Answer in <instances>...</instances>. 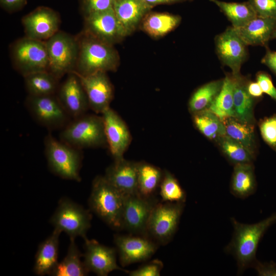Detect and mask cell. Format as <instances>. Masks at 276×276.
<instances>
[{"instance_id":"d6a6232c","label":"cell","mask_w":276,"mask_h":276,"mask_svg":"<svg viewBox=\"0 0 276 276\" xmlns=\"http://www.w3.org/2000/svg\"><path fill=\"white\" fill-rule=\"evenodd\" d=\"M222 121L226 135L242 144L254 153L255 144L254 125L235 117L227 118Z\"/></svg>"},{"instance_id":"bcb514c9","label":"cell","mask_w":276,"mask_h":276,"mask_svg":"<svg viewBox=\"0 0 276 276\" xmlns=\"http://www.w3.org/2000/svg\"><path fill=\"white\" fill-rule=\"evenodd\" d=\"M146 4L153 8L161 4H171L184 2L186 0H142Z\"/></svg>"},{"instance_id":"8992f818","label":"cell","mask_w":276,"mask_h":276,"mask_svg":"<svg viewBox=\"0 0 276 276\" xmlns=\"http://www.w3.org/2000/svg\"><path fill=\"white\" fill-rule=\"evenodd\" d=\"M10 53L14 69L23 77L38 72L49 71L45 41L25 36L11 44Z\"/></svg>"},{"instance_id":"ee69618b","label":"cell","mask_w":276,"mask_h":276,"mask_svg":"<svg viewBox=\"0 0 276 276\" xmlns=\"http://www.w3.org/2000/svg\"><path fill=\"white\" fill-rule=\"evenodd\" d=\"M266 53L261 59V63L267 66L276 75V51L266 47Z\"/></svg>"},{"instance_id":"7dc6e473","label":"cell","mask_w":276,"mask_h":276,"mask_svg":"<svg viewBox=\"0 0 276 276\" xmlns=\"http://www.w3.org/2000/svg\"><path fill=\"white\" fill-rule=\"evenodd\" d=\"M276 39V29L274 31L273 34H272V35L271 36V39Z\"/></svg>"},{"instance_id":"ab89813d","label":"cell","mask_w":276,"mask_h":276,"mask_svg":"<svg viewBox=\"0 0 276 276\" xmlns=\"http://www.w3.org/2000/svg\"><path fill=\"white\" fill-rule=\"evenodd\" d=\"M163 267V262L158 259H155L134 270L129 271L128 273L130 276H159Z\"/></svg>"},{"instance_id":"60d3db41","label":"cell","mask_w":276,"mask_h":276,"mask_svg":"<svg viewBox=\"0 0 276 276\" xmlns=\"http://www.w3.org/2000/svg\"><path fill=\"white\" fill-rule=\"evenodd\" d=\"M256 81L259 84L263 93L276 101V88L268 74L263 71L258 72L256 75Z\"/></svg>"},{"instance_id":"9a60e30c","label":"cell","mask_w":276,"mask_h":276,"mask_svg":"<svg viewBox=\"0 0 276 276\" xmlns=\"http://www.w3.org/2000/svg\"><path fill=\"white\" fill-rule=\"evenodd\" d=\"M21 22L25 36L45 41L59 31L61 20L57 12L40 6L25 15Z\"/></svg>"},{"instance_id":"52a82bcc","label":"cell","mask_w":276,"mask_h":276,"mask_svg":"<svg viewBox=\"0 0 276 276\" xmlns=\"http://www.w3.org/2000/svg\"><path fill=\"white\" fill-rule=\"evenodd\" d=\"M49 71L60 79L75 71L79 53L77 36L59 31L45 41Z\"/></svg>"},{"instance_id":"f546056e","label":"cell","mask_w":276,"mask_h":276,"mask_svg":"<svg viewBox=\"0 0 276 276\" xmlns=\"http://www.w3.org/2000/svg\"><path fill=\"white\" fill-rule=\"evenodd\" d=\"M164 171L146 162H138L137 193L144 197H154L159 187Z\"/></svg>"},{"instance_id":"c3c4849f","label":"cell","mask_w":276,"mask_h":276,"mask_svg":"<svg viewBox=\"0 0 276 276\" xmlns=\"http://www.w3.org/2000/svg\"><path fill=\"white\" fill-rule=\"evenodd\" d=\"M190 1H191V0H190Z\"/></svg>"},{"instance_id":"5bb4252c","label":"cell","mask_w":276,"mask_h":276,"mask_svg":"<svg viewBox=\"0 0 276 276\" xmlns=\"http://www.w3.org/2000/svg\"><path fill=\"white\" fill-rule=\"evenodd\" d=\"M114 243L123 266L147 260L157 249L154 241L141 235H116Z\"/></svg>"},{"instance_id":"4dcf8cb0","label":"cell","mask_w":276,"mask_h":276,"mask_svg":"<svg viewBox=\"0 0 276 276\" xmlns=\"http://www.w3.org/2000/svg\"><path fill=\"white\" fill-rule=\"evenodd\" d=\"M221 121L235 117L233 99V82L232 74L223 79L222 88L208 109Z\"/></svg>"},{"instance_id":"f6af8a7d","label":"cell","mask_w":276,"mask_h":276,"mask_svg":"<svg viewBox=\"0 0 276 276\" xmlns=\"http://www.w3.org/2000/svg\"><path fill=\"white\" fill-rule=\"evenodd\" d=\"M247 88L248 93L254 98L262 97L264 94L259 84L257 81L248 82Z\"/></svg>"},{"instance_id":"836d02e7","label":"cell","mask_w":276,"mask_h":276,"mask_svg":"<svg viewBox=\"0 0 276 276\" xmlns=\"http://www.w3.org/2000/svg\"><path fill=\"white\" fill-rule=\"evenodd\" d=\"M193 118L196 127L206 137L218 139L226 134L222 121L209 109L193 113Z\"/></svg>"},{"instance_id":"5b68a950","label":"cell","mask_w":276,"mask_h":276,"mask_svg":"<svg viewBox=\"0 0 276 276\" xmlns=\"http://www.w3.org/2000/svg\"><path fill=\"white\" fill-rule=\"evenodd\" d=\"M44 153L49 169L54 175L80 182L83 155L82 150L48 134L44 139Z\"/></svg>"},{"instance_id":"83f0119b","label":"cell","mask_w":276,"mask_h":276,"mask_svg":"<svg viewBox=\"0 0 276 276\" xmlns=\"http://www.w3.org/2000/svg\"><path fill=\"white\" fill-rule=\"evenodd\" d=\"M70 240L66 256L58 262L51 275L85 276L89 272L81 260L83 254L76 245L75 239Z\"/></svg>"},{"instance_id":"74e56055","label":"cell","mask_w":276,"mask_h":276,"mask_svg":"<svg viewBox=\"0 0 276 276\" xmlns=\"http://www.w3.org/2000/svg\"><path fill=\"white\" fill-rule=\"evenodd\" d=\"M117 0H79L81 12L84 16L89 14L104 11L111 8Z\"/></svg>"},{"instance_id":"603a6c76","label":"cell","mask_w":276,"mask_h":276,"mask_svg":"<svg viewBox=\"0 0 276 276\" xmlns=\"http://www.w3.org/2000/svg\"><path fill=\"white\" fill-rule=\"evenodd\" d=\"M62 232L54 228L38 246L35 257L34 271L38 275H51L58 263L59 237Z\"/></svg>"},{"instance_id":"d590c367","label":"cell","mask_w":276,"mask_h":276,"mask_svg":"<svg viewBox=\"0 0 276 276\" xmlns=\"http://www.w3.org/2000/svg\"><path fill=\"white\" fill-rule=\"evenodd\" d=\"M162 201L185 203L186 194L179 182L170 172L165 170L159 185Z\"/></svg>"},{"instance_id":"d4e9b609","label":"cell","mask_w":276,"mask_h":276,"mask_svg":"<svg viewBox=\"0 0 276 276\" xmlns=\"http://www.w3.org/2000/svg\"><path fill=\"white\" fill-rule=\"evenodd\" d=\"M181 17L168 13L149 12L140 27L152 38H158L174 30L180 23Z\"/></svg>"},{"instance_id":"f1b7e54d","label":"cell","mask_w":276,"mask_h":276,"mask_svg":"<svg viewBox=\"0 0 276 276\" xmlns=\"http://www.w3.org/2000/svg\"><path fill=\"white\" fill-rule=\"evenodd\" d=\"M210 1L217 6L234 28L244 26L257 16L248 1L238 3L226 2L219 0Z\"/></svg>"},{"instance_id":"7c38bea8","label":"cell","mask_w":276,"mask_h":276,"mask_svg":"<svg viewBox=\"0 0 276 276\" xmlns=\"http://www.w3.org/2000/svg\"><path fill=\"white\" fill-rule=\"evenodd\" d=\"M82 31L112 45L127 36L113 8L84 16Z\"/></svg>"},{"instance_id":"2e32d148","label":"cell","mask_w":276,"mask_h":276,"mask_svg":"<svg viewBox=\"0 0 276 276\" xmlns=\"http://www.w3.org/2000/svg\"><path fill=\"white\" fill-rule=\"evenodd\" d=\"M84 240V263L89 272L92 271L99 276H107L114 270L129 271L119 267L117 263L114 248L100 243L94 239Z\"/></svg>"},{"instance_id":"b9f144b4","label":"cell","mask_w":276,"mask_h":276,"mask_svg":"<svg viewBox=\"0 0 276 276\" xmlns=\"http://www.w3.org/2000/svg\"><path fill=\"white\" fill-rule=\"evenodd\" d=\"M259 275L276 276V264L273 262H261L258 260L252 266Z\"/></svg>"},{"instance_id":"4316f807","label":"cell","mask_w":276,"mask_h":276,"mask_svg":"<svg viewBox=\"0 0 276 276\" xmlns=\"http://www.w3.org/2000/svg\"><path fill=\"white\" fill-rule=\"evenodd\" d=\"M24 78L26 90L30 96L55 95L60 86V79L48 71L30 74Z\"/></svg>"},{"instance_id":"1f68e13d","label":"cell","mask_w":276,"mask_h":276,"mask_svg":"<svg viewBox=\"0 0 276 276\" xmlns=\"http://www.w3.org/2000/svg\"><path fill=\"white\" fill-rule=\"evenodd\" d=\"M223 83V79L212 81L198 88L190 99V111L194 113L208 109L220 92Z\"/></svg>"},{"instance_id":"f35d334b","label":"cell","mask_w":276,"mask_h":276,"mask_svg":"<svg viewBox=\"0 0 276 276\" xmlns=\"http://www.w3.org/2000/svg\"><path fill=\"white\" fill-rule=\"evenodd\" d=\"M258 16L276 19V0H248Z\"/></svg>"},{"instance_id":"6da1fadb","label":"cell","mask_w":276,"mask_h":276,"mask_svg":"<svg viewBox=\"0 0 276 276\" xmlns=\"http://www.w3.org/2000/svg\"><path fill=\"white\" fill-rule=\"evenodd\" d=\"M234 226L232 239L225 251L236 259L238 273L246 268L252 267L256 259L259 243L268 228L276 222V212L267 218L254 224L240 223L231 218Z\"/></svg>"},{"instance_id":"d6986e66","label":"cell","mask_w":276,"mask_h":276,"mask_svg":"<svg viewBox=\"0 0 276 276\" xmlns=\"http://www.w3.org/2000/svg\"><path fill=\"white\" fill-rule=\"evenodd\" d=\"M56 96L72 119L86 113L89 109L80 78L74 73L68 74L64 82L60 84Z\"/></svg>"},{"instance_id":"277c9868","label":"cell","mask_w":276,"mask_h":276,"mask_svg":"<svg viewBox=\"0 0 276 276\" xmlns=\"http://www.w3.org/2000/svg\"><path fill=\"white\" fill-rule=\"evenodd\" d=\"M59 139L79 149L107 146L102 116L84 114L61 130Z\"/></svg>"},{"instance_id":"7a4b0ae2","label":"cell","mask_w":276,"mask_h":276,"mask_svg":"<svg viewBox=\"0 0 276 276\" xmlns=\"http://www.w3.org/2000/svg\"><path fill=\"white\" fill-rule=\"evenodd\" d=\"M79 53L75 71L86 76L98 72H114L120 64V57L113 45L103 42L82 31L77 35Z\"/></svg>"},{"instance_id":"4fadbf2b","label":"cell","mask_w":276,"mask_h":276,"mask_svg":"<svg viewBox=\"0 0 276 276\" xmlns=\"http://www.w3.org/2000/svg\"><path fill=\"white\" fill-rule=\"evenodd\" d=\"M216 54L221 63L232 70L234 75L240 74L242 65L247 59V45L232 26L215 38Z\"/></svg>"},{"instance_id":"9c48e42d","label":"cell","mask_w":276,"mask_h":276,"mask_svg":"<svg viewBox=\"0 0 276 276\" xmlns=\"http://www.w3.org/2000/svg\"><path fill=\"white\" fill-rule=\"evenodd\" d=\"M185 203L159 201L153 209L147 225V236L156 243L167 244L174 235Z\"/></svg>"},{"instance_id":"484cf974","label":"cell","mask_w":276,"mask_h":276,"mask_svg":"<svg viewBox=\"0 0 276 276\" xmlns=\"http://www.w3.org/2000/svg\"><path fill=\"white\" fill-rule=\"evenodd\" d=\"M256 189L254 167L251 163L235 164L231 183L232 194L244 199L254 193Z\"/></svg>"},{"instance_id":"7402d4cb","label":"cell","mask_w":276,"mask_h":276,"mask_svg":"<svg viewBox=\"0 0 276 276\" xmlns=\"http://www.w3.org/2000/svg\"><path fill=\"white\" fill-rule=\"evenodd\" d=\"M234 29L247 46L266 47L276 29V19L257 16L244 26Z\"/></svg>"},{"instance_id":"cb8c5ba5","label":"cell","mask_w":276,"mask_h":276,"mask_svg":"<svg viewBox=\"0 0 276 276\" xmlns=\"http://www.w3.org/2000/svg\"><path fill=\"white\" fill-rule=\"evenodd\" d=\"M232 76L235 118L242 122L253 124L255 98L248 92V82L241 74L236 75L232 74Z\"/></svg>"},{"instance_id":"e575fe53","label":"cell","mask_w":276,"mask_h":276,"mask_svg":"<svg viewBox=\"0 0 276 276\" xmlns=\"http://www.w3.org/2000/svg\"><path fill=\"white\" fill-rule=\"evenodd\" d=\"M218 140L224 154L235 164L251 163L254 153L242 144L226 134Z\"/></svg>"},{"instance_id":"8d00e7d4","label":"cell","mask_w":276,"mask_h":276,"mask_svg":"<svg viewBox=\"0 0 276 276\" xmlns=\"http://www.w3.org/2000/svg\"><path fill=\"white\" fill-rule=\"evenodd\" d=\"M259 128L264 141L276 151V114L262 120Z\"/></svg>"},{"instance_id":"ac0fdd59","label":"cell","mask_w":276,"mask_h":276,"mask_svg":"<svg viewBox=\"0 0 276 276\" xmlns=\"http://www.w3.org/2000/svg\"><path fill=\"white\" fill-rule=\"evenodd\" d=\"M78 76L86 93L89 109L97 114H102L110 107L114 94L113 85L106 73L100 72Z\"/></svg>"},{"instance_id":"3957f363","label":"cell","mask_w":276,"mask_h":276,"mask_svg":"<svg viewBox=\"0 0 276 276\" xmlns=\"http://www.w3.org/2000/svg\"><path fill=\"white\" fill-rule=\"evenodd\" d=\"M125 197L104 176H97L92 182L88 205L90 210L111 228L122 229Z\"/></svg>"},{"instance_id":"30bf717a","label":"cell","mask_w":276,"mask_h":276,"mask_svg":"<svg viewBox=\"0 0 276 276\" xmlns=\"http://www.w3.org/2000/svg\"><path fill=\"white\" fill-rule=\"evenodd\" d=\"M25 106L33 119L49 130H61L72 120L56 95H28Z\"/></svg>"},{"instance_id":"8fae6325","label":"cell","mask_w":276,"mask_h":276,"mask_svg":"<svg viewBox=\"0 0 276 276\" xmlns=\"http://www.w3.org/2000/svg\"><path fill=\"white\" fill-rule=\"evenodd\" d=\"M158 202L154 196L144 197L137 193L125 196L122 229L133 235L147 236L148 222L153 209Z\"/></svg>"},{"instance_id":"ba28073f","label":"cell","mask_w":276,"mask_h":276,"mask_svg":"<svg viewBox=\"0 0 276 276\" xmlns=\"http://www.w3.org/2000/svg\"><path fill=\"white\" fill-rule=\"evenodd\" d=\"M91 215L89 210L66 197L61 198L51 217L50 222L70 239L81 237L86 238L91 225Z\"/></svg>"},{"instance_id":"44dd1931","label":"cell","mask_w":276,"mask_h":276,"mask_svg":"<svg viewBox=\"0 0 276 276\" xmlns=\"http://www.w3.org/2000/svg\"><path fill=\"white\" fill-rule=\"evenodd\" d=\"M152 8L142 0H117L113 6L126 36L140 26L143 19Z\"/></svg>"},{"instance_id":"e0dca14e","label":"cell","mask_w":276,"mask_h":276,"mask_svg":"<svg viewBox=\"0 0 276 276\" xmlns=\"http://www.w3.org/2000/svg\"><path fill=\"white\" fill-rule=\"evenodd\" d=\"M101 116L109 152L114 160L122 159L131 141L130 131L122 118L110 107Z\"/></svg>"},{"instance_id":"7bdbcfd3","label":"cell","mask_w":276,"mask_h":276,"mask_svg":"<svg viewBox=\"0 0 276 276\" xmlns=\"http://www.w3.org/2000/svg\"><path fill=\"white\" fill-rule=\"evenodd\" d=\"M27 0H0L1 7L9 12H14L22 9Z\"/></svg>"},{"instance_id":"ffe728a7","label":"cell","mask_w":276,"mask_h":276,"mask_svg":"<svg viewBox=\"0 0 276 276\" xmlns=\"http://www.w3.org/2000/svg\"><path fill=\"white\" fill-rule=\"evenodd\" d=\"M138 162L124 158L114 160L106 169L105 179L125 196L137 193Z\"/></svg>"}]
</instances>
